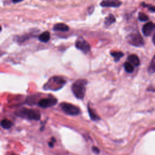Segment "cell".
<instances>
[{
    "mask_svg": "<svg viewBox=\"0 0 155 155\" xmlns=\"http://www.w3.org/2000/svg\"><path fill=\"white\" fill-rule=\"evenodd\" d=\"M50 38V35L49 32H44L39 36V40L42 42H47Z\"/></svg>",
    "mask_w": 155,
    "mask_h": 155,
    "instance_id": "7c38bea8",
    "label": "cell"
},
{
    "mask_svg": "<svg viewBox=\"0 0 155 155\" xmlns=\"http://www.w3.org/2000/svg\"><path fill=\"white\" fill-rule=\"evenodd\" d=\"M124 67L125 69V70L126 71L127 73H132L134 70V67L133 65L130 63L126 62L124 64Z\"/></svg>",
    "mask_w": 155,
    "mask_h": 155,
    "instance_id": "e0dca14e",
    "label": "cell"
},
{
    "mask_svg": "<svg viewBox=\"0 0 155 155\" xmlns=\"http://www.w3.org/2000/svg\"><path fill=\"white\" fill-rule=\"evenodd\" d=\"M54 30L55 31L65 32L69 30V27L67 25L63 23H58L55 24L54 27Z\"/></svg>",
    "mask_w": 155,
    "mask_h": 155,
    "instance_id": "30bf717a",
    "label": "cell"
},
{
    "mask_svg": "<svg viewBox=\"0 0 155 155\" xmlns=\"http://www.w3.org/2000/svg\"><path fill=\"white\" fill-rule=\"evenodd\" d=\"M22 1H23V0H13V3H19Z\"/></svg>",
    "mask_w": 155,
    "mask_h": 155,
    "instance_id": "603a6c76",
    "label": "cell"
},
{
    "mask_svg": "<svg viewBox=\"0 0 155 155\" xmlns=\"http://www.w3.org/2000/svg\"><path fill=\"white\" fill-rule=\"evenodd\" d=\"M75 46L78 49L82 51L84 54H87L90 50V46L89 44L81 37L78 38L76 41Z\"/></svg>",
    "mask_w": 155,
    "mask_h": 155,
    "instance_id": "8992f818",
    "label": "cell"
},
{
    "mask_svg": "<svg viewBox=\"0 0 155 155\" xmlns=\"http://www.w3.org/2000/svg\"><path fill=\"white\" fill-rule=\"evenodd\" d=\"M1 30H2V27H1V26H0V32L1 31Z\"/></svg>",
    "mask_w": 155,
    "mask_h": 155,
    "instance_id": "d4e9b609",
    "label": "cell"
},
{
    "mask_svg": "<svg viewBox=\"0 0 155 155\" xmlns=\"http://www.w3.org/2000/svg\"><path fill=\"white\" fill-rule=\"evenodd\" d=\"M148 70L150 73H155V56L152 59V60L150 64Z\"/></svg>",
    "mask_w": 155,
    "mask_h": 155,
    "instance_id": "ac0fdd59",
    "label": "cell"
},
{
    "mask_svg": "<svg viewBox=\"0 0 155 155\" xmlns=\"http://www.w3.org/2000/svg\"><path fill=\"white\" fill-rule=\"evenodd\" d=\"M126 40L131 46L135 47H140L143 46L144 44L143 38L141 35L138 33H134L129 35L127 36Z\"/></svg>",
    "mask_w": 155,
    "mask_h": 155,
    "instance_id": "277c9868",
    "label": "cell"
},
{
    "mask_svg": "<svg viewBox=\"0 0 155 155\" xmlns=\"http://www.w3.org/2000/svg\"><path fill=\"white\" fill-rule=\"evenodd\" d=\"M152 41H153V44L155 45V33L153 35V38H152Z\"/></svg>",
    "mask_w": 155,
    "mask_h": 155,
    "instance_id": "cb8c5ba5",
    "label": "cell"
},
{
    "mask_svg": "<svg viewBox=\"0 0 155 155\" xmlns=\"http://www.w3.org/2000/svg\"><path fill=\"white\" fill-rule=\"evenodd\" d=\"M129 62L135 66H138L140 64V60L138 56L136 55H131L128 57Z\"/></svg>",
    "mask_w": 155,
    "mask_h": 155,
    "instance_id": "8fae6325",
    "label": "cell"
},
{
    "mask_svg": "<svg viewBox=\"0 0 155 155\" xmlns=\"http://www.w3.org/2000/svg\"><path fill=\"white\" fill-rule=\"evenodd\" d=\"M87 83L85 79H78L72 84V90L76 98L83 99L84 98Z\"/></svg>",
    "mask_w": 155,
    "mask_h": 155,
    "instance_id": "6da1fadb",
    "label": "cell"
},
{
    "mask_svg": "<svg viewBox=\"0 0 155 155\" xmlns=\"http://www.w3.org/2000/svg\"><path fill=\"white\" fill-rule=\"evenodd\" d=\"M61 107L63 111L67 115L72 116L78 115L80 113L79 108L72 104L67 102H63L61 104Z\"/></svg>",
    "mask_w": 155,
    "mask_h": 155,
    "instance_id": "5b68a950",
    "label": "cell"
},
{
    "mask_svg": "<svg viewBox=\"0 0 155 155\" xmlns=\"http://www.w3.org/2000/svg\"><path fill=\"white\" fill-rule=\"evenodd\" d=\"M93 151L96 153H99V150L97 148V147H93V149H92Z\"/></svg>",
    "mask_w": 155,
    "mask_h": 155,
    "instance_id": "7402d4cb",
    "label": "cell"
},
{
    "mask_svg": "<svg viewBox=\"0 0 155 155\" xmlns=\"http://www.w3.org/2000/svg\"><path fill=\"white\" fill-rule=\"evenodd\" d=\"M115 21H116V19H115V17L112 14H109L108 16L106 18L104 23L106 26H110V25L112 24L113 23H114Z\"/></svg>",
    "mask_w": 155,
    "mask_h": 155,
    "instance_id": "5bb4252c",
    "label": "cell"
},
{
    "mask_svg": "<svg viewBox=\"0 0 155 155\" xmlns=\"http://www.w3.org/2000/svg\"><path fill=\"white\" fill-rule=\"evenodd\" d=\"M121 4L120 0H104L101 3V6L104 7H118Z\"/></svg>",
    "mask_w": 155,
    "mask_h": 155,
    "instance_id": "ba28073f",
    "label": "cell"
},
{
    "mask_svg": "<svg viewBox=\"0 0 155 155\" xmlns=\"http://www.w3.org/2000/svg\"><path fill=\"white\" fill-rule=\"evenodd\" d=\"M138 18L140 21H146L149 19V17L142 12H140L138 15Z\"/></svg>",
    "mask_w": 155,
    "mask_h": 155,
    "instance_id": "d6986e66",
    "label": "cell"
},
{
    "mask_svg": "<svg viewBox=\"0 0 155 155\" xmlns=\"http://www.w3.org/2000/svg\"><path fill=\"white\" fill-rule=\"evenodd\" d=\"M1 125L4 129H9L12 125V122L8 120H4L1 121Z\"/></svg>",
    "mask_w": 155,
    "mask_h": 155,
    "instance_id": "2e32d148",
    "label": "cell"
},
{
    "mask_svg": "<svg viewBox=\"0 0 155 155\" xmlns=\"http://www.w3.org/2000/svg\"><path fill=\"white\" fill-rule=\"evenodd\" d=\"M141 6L144 7H147V8L149 9V10L151 12H155V6H152L150 4H147L145 3H142Z\"/></svg>",
    "mask_w": 155,
    "mask_h": 155,
    "instance_id": "ffe728a7",
    "label": "cell"
},
{
    "mask_svg": "<svg viewBox=\"0 0 155 155\" xmlns=\"http://www.w3.org/2000/svg\"><path fill=\"white\" fill-rule=\"evenodd\" d=\"M58 102L57 99L54 97L44 98L41 99L38 102V106L42 108H49L55 106Z\"/></svg>",
    "mask_w": 155,
    "mask_h": 155,
    "instance_id": "52a82bcc",
    "label": "cell"
},
{
    "mask_svg": "<svg viewBox=\"0 0 155 155\" xmlns=\"http://www.w3.org/2000/svg\"><path fill=\"white\" fill-rule=\"evenodd\" d=\"M88 113H89V116L92 120L96 121H98L100 120L99 117L95 113V112L89 106H88Z\"/></svg>",
    "mask_w": 155,
    "mask_h": 155,
    "instance_id": "4fadbf2b",
    "label": "cell"
},
{
    "mask_svg": "<svg viewBox=\"0 0 155 155\" xmlns=\"http://www.w3.org/2000/svg\"><path fill=\"white\" fill-rule=\"evenodd\" d=\"M155 29V24L152 22L146 23L142 27V31L144 35L146 36H150Z\"/></svg>",
    "mask_w": 155,
    "mask_h": 155,
    "instance_id": "9c48e42d",
    "label": "cell"
},
{
    "mask_svg": "<svg viewBox=\"0 0 155 155\" xmlns=\"http://www.w3.org/2000/svg\"><path fill=\"white\" fill-rule=\"evenodd\" d=\"M111 55L114 58L115 61L117 62L119 61L120 59L124 56V54L121 51H112Z\"/></svg>",
    "mask_w": 155,
    "mask_h": 155,
    "instance_id": "9a60e30c",
    "label": "cell"
},
{
    "mask_svg": "<svg viewBox=\"0 0 155 155\" xmlns=\"http://www.w3.org/2000/svg\"><path fill=\"white\" fill-rule=\"evenodd\" d=\"M55 141H55V139L53 138H52V140H51V141L49 142V144L50 147H54V142H55Z\"/></svg>",
    "mask_w": 155,
    "mask_h": 155,
    "instance_id": "44dd1931",
    "label": "cell"
},
{
    "mask_svg": "<svg viewBox=\"0 0 155 155\" xmlns=\"http://www.w3.org/2000/svg\"><path fill=\"white\" fill-rule=\"evenodd\" d=\"M65 83V81L61 77L54 76L51 78L44 85V89L45 90H58L63 87Z\"/></svg>",
    "mask_w": 155,
    "mask_h": 155,
    "instance_id": "7a4b0ae2",
    "label": "cell"
},
{
    "mask_svg": "<svg viewBox=\"0 0 155 155\" xmlns=\"http://www.w3.org/2000/svg\"><path fill=\"white\" fill-rule=\"evenodd\" d=\"M18 115L21 117H26L28 120L35 121L40 120L41 117L40 113L38 111L29 108L21 109L19 112Z\"/></svg>",
    "mask_w": 155,
    "mask_h": 155,
    "instance_id": "3957f363",
    "label": "cell"
}]
</instances>
